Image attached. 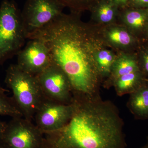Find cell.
<instances>
[{
  "label": "cell",
  "instance_id": "6da1fadb",
  "mask_svg": "<svg viewBox=\"0 0 148 148\" xmlns=\"http://www.w3.org/2000/svg\"><path fill=\"white\" fill-rule=\"evenodd\" d=\"M75 15L62 14L50 24L31 35L47 46L53 63L69 80L74 95H97L99 72L92 42Z\"/></svg>",
  "mask_w": 148,
  "mask_h": 148
},
{
  "label": "cell",
  "instance_id": "7a4b0ae2",
  "mask_svg": "<svg viewBox=\"0 0 148 148\" xmlns=\"http://www.w3.org/2000/svg\"><path fill=\"white\" fill-rule=\"evenodd\" d=\"M73 113L62 128L46 132L44 148H126L123 123L112 103L74 95Z\"/></svg>",
  "mask_w": 148,
  "mask_h": 148
},
{
  "label": "cell",
  "instance_id": "3957f363",
  "mask_svg": "<svg viewBox=\"0 0 148 148\" xmlns=\"http://www.w3.org/2000/svg\"><path fill=\"white\" fill-rule=\"evenodd\" d=\"M5 83L24 117L32 121L45 99L36 76L12 64L7 70Z\"/></svg>",
  "mask_w": 148,
  "mask_h": 148
},
{
  "label": "cell",
  "instance_id": "277c9868",
  "mask_svg": "<svg viewBox=\"0 0 148 148\" xmlns=\"http://www.w3.org/2000/svg\"><path fill=\"white\" fill-rule=\"evenodd\" d=\"M27 39L21 12L13 1L4 0L0 6V65L17 55Z\"/></svg>",
  "mask_w": 148,
  "mask_h": 148
},
{
  "label": "cell",
  "instance_id": "5b68a950",
  "mask_svg": "<svg viewBox=\"0 0 148 148\" xmlns=\"http://www.w3.org/2000/svg\"><path fill=\"white\" fill-rule=\"evenodd\" d=\"M64 7L58 0H27L21 12L27 39L61 16Z\"/></svg>",
  "mask_w": 148,
  "mask_h": 148
},
{
  "label": "cell",
  "instance_id": "8992f818",
  "mask_svg": "<svg viewBox=\"0 0 148 148\" xmlns=\"http://www.w3.org/2000/svg\"><path fill=\"white\" fill-rule=\"evenodd\" d=\"M44 133L23 117L7 123L2 142L8 148H44Z\"/></svg>",
  "mask_w": 148,
  "mask_h": 148
},
{
  "label": "cell",
  "instance_id": "52a82bcc",
  "mask_svg": "<svg viewBox=\"0 0 148 148\" xmlns=\"http://www.w3.org/2000/svg\"><path fill=\"white\" fill-rule=\"evenodd\" d=\"M36 76L45 98L64 104L71 102L73 96L71 84L59 66L53 63Z\"/></svg>",
  "mask_w": 148,
  "mask_h": 148
},
{
  "label": "cell",
  "instance_id": "ba28073f",
  "mask_svg": "<svg viewBox=\"0 0 148 148\" xmlns=\"http://www.w3.org/2000/svg\"><path fill=\"white\" fill-rule=\"evenodd\" d=\"M73 110L72 101L64 104L45 98L35 114V125L43 133L58 130L69 121Z\"/></svg>",
  "mask_w": 148,
  "mask_h": 148
},
{
  "label": "cell",
  "instance_id": "9c48e42d",
  "mask_svg": "<svg viewBox=\"0 0 148 148\" xmlns=\"http://www.w3.org/2000/svg\"><path fill=\"white\" fill-rule=\"evenodd\" d=\"M17 54V65L29 73L36 76L53 63L47 46L42 41L30 40Z\"/></svg>",
  "mask_w": 148,
  "mask_h": 148
},
{
  "label": "cell",
  "instance_id": "30bf717a",
  "mask_svg": "<svg viewBox=\"0 0 148 148\" xmlns=\"http://www.w3.org/2000/svg\"><path fill=\"white\" fill-rule=\"evenodd\" d=\"M127 106L135 117L148 119V84H143L130 94Z\"/></svg>",
  "mask_w": 148,
  "mask_h": 148
},
{
  "label": "cell",
  "instance_id": "8fae6325",
  "mask_svg": "<svg viewBox=\"0 0 148 148\" xmlns=\"http://www.w3.org/2000/svg\"><path fill=\"white\" fill-rule=\"evenodd\" d=\"M142 75L138 71L121 76L114 82L116 93L119 96L130 94L143 84Z\"/></svg>",
  "mask_w": 148,
  "mask_h": 148
},
{
  "label": "cell",
  "instance_id": "7c38bea8",
  "mask_svg": "<svg viewBox=\"0 0 148 148\" xmlns=\"http://www.w3.org/2000/svg\"><path fill=\"white\" fill-rule=\"evenodd\" d=\"M96 2L93 5V12L96 17L104 23L112 21L118 7L111 0H99Z\"/></svg>",
  "mask_w": 148,
  "mask_h": 148
},
{
  "label": "cell",
  "instance_id": "4fadbf2b",
  "mask_svg": "<svg viewBox=\"0 0 148 148\" xmlns=\"http://www.w3.org/2000/svg\"><path fill=\"white\" fill-rule=\"evenodd\" d=\"M138 71L140 69L136 61L132 58L124 56L114 62L111 73H112L114 82L121 76Z\"/></svg>",
  "mask_w": 148,
  "mask_h": 148
},
{
  "label": "cell",
  "instance_id": "5bb4252c",
  "mask_svg": "<svg viewBox=\"0 0 148 148\" xmlns=\"http://www.w3.org/2000/svg\"><path fill=\"white\" fill-rule=\"evenodd\" d=\"M123 17L130 27L133 29H141L148 19V10L141 8H131L125 11Z\"/></svg>",
  "mask_w": 148,
  "mask_h": 148
},
{
  "label": "cell",
  "instance_id": "9a60e30c",
  "mask_svg": "<svg viewBox=\"0 0 148 148\" xmlns=\"http://www.w3.org/2000/svg\"><path fill=\"white\" fill-rule=\"evenodd\" d=\"M0 116H7L12 118L24 117L12 98L8 97L3 92H0Z\"/></svg>",
  "mask_w": 148,
  "mask_h": 148
},
{
  "label": "cell",
  "instance_id": "2e32d148",
  "mask_svg": "<svg viewBox=\"0 0 148 148\" xmlns=\"http://www.w3.org/2000/svg\"><path fill=\"white\" fill-rule=\"evenodd\" d=\"M96 64L99 74L107 75L110 73L114 62V56L110 51L101 50L96 53Z\"/></svg>",
  "mask_w": 148,
  "mask_h": 148
},
{
  "label": "cell",
  "instance_id": "e0dca14e",
  "mask_svg": "<svg viewBox=\"0 0 148 148\" xmlns=\"http://www.w3.org/2000/svg\"><path fill=\"white\" fill-rule=\"evenodd\" d=\"M109 39L112 42L119 45H129L132 41L130 35L126 31L120 29L111 30L108 34Z\"/></svg>",
  "mask_w": 148,
  "mask_h": 148
},
{
  "label": "cell",
  "instance_id": "ac0fdd59",
  "mask_svg": "<svg viewBox=\"0 0 148 148\" xmlns=\"http://www.w3.org/2000/svg\"><path fill=\"white\" fill-rule=\"evenodd\" d=\"M64 6H68L75 13L84 9L92 7L95 0H58Z\"/></svg>",
  "mask_w": 148,
  "mask_h": 148
},
{
  "label": "cell",
  "instance_id": "d6986e66",
  "mask_svg": "<svg viewBox=\"0 0 148 148\" xmlns=\"http://www.w3.org/2000/svg\"><path fill=\"white\" fill-rule=\"evenodd\" d=\"M128 5L135 8H144L148 7V0H129L125 7Z\"/></svg>",
  "mask_w": 148,
  "mask_h": 148
},
{
  "label": "cell",
  "instance_id": "ffe728a7",
  "mask_svg": "<svg viewBox=\"0 0 148 148\" xmlns=\"http://www.w3.org/2000/svg\"><path fill=\"white\" fill-rule=\"evenodd\" d=\"M119 8L125 7L129 0H111Z\"/></svg>",
  "mask_w": 148,
  "mask_h": 148
},
{
  "label": "cell",
  "instance_id": "44dd1931",
  "mask_svg": "<svg viewBox=\"0 0 148 148\" xmlns=\"http://www.w3.org/2000/svg\"><path fill=\"white\" fill-rule=\"evenodd\" d=\"M7 123L0 120V143L2 141L3 136Z\"/></svg>",
  "mask_w": 148,
  "mask_h": 148
},
{
  "label": "cell",
  "instance_id": "7402d4cb",
  "mask_svg": "<svg viewBox=\"0 0 148 148\" xmlns=\"http://www.w3.org/2000/svg\"><path fill=\"white\" fill-rule=\"evenodd\" d=\"M143 67L145 72L148 74V53L146 54L143 58Z\"/></svg>",
  "mask_w": 148,
  "mask_h": 148
},
{
  "label": "cell",
  "instance_id": "603a6c76",
  "mask_svg": "<svg viewBox=\"0 0 148 148\" xmlns=\"http://www.w3.org/2000/svg\"><path fill=\"white\" fill-rule=\"evenodd\" d=\"M8 91V90L5 89L2 86L1 84H0V92H3V93H5V92Z\"/></svg>",
  "mask_w": 148,
  "mask_h": 148
},
{
  "label": "cell",
  "instance_id": "cb8c5ba5",
  "mask_svg": "<svg viewBox=\"0 0 148 148\" xmlns=\"http://www.w3.org/2000/svg\"><path fill=\"white\" fill-rule=\"evenodd\" d=\"M0 148H8V147L3 143L2 142H1L0 143Z\"/></svg>",
  "mask_w": 148,
  "mask_h": 148
},
{
  "label": "cell",
  "instance_id": "d4e9b609",
  "mask_svg": "<svg viewBox=\"0 0 148 148\" xmlns=\"http://www.w3.org/2000/svg\"><path fill=\"white\" fill-rule=\"evenodd\" d=\"M141 148H148V143L145 145L143 146V147Z\"/></svg>",
  "mask_w": 148,
  "mask_h": 148
}]
</instances>
